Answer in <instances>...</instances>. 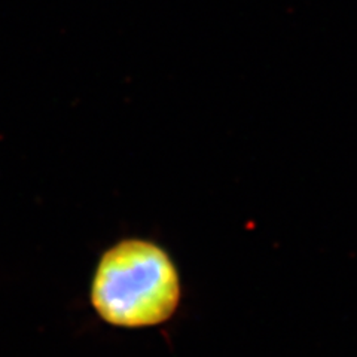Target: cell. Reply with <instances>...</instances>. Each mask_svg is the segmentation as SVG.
<instances>
[{
    "label": "cell",
    "instance_id": "6da1fadb",
    "mask_svg": "<svg viewBox=\"0 0 357 357\" xmlns=\"http://www.w3.org/2000/svg\"><path fill=\"white\" fill-rule=\"evenodd\" d=\"M178 271L161 245L127 238L105 252L91 286L97 314L118 328H151L170 320L181 304Z\"/></svg>",
    "mask_w": 357,
    "mask_h": 357
}]
</instances>
